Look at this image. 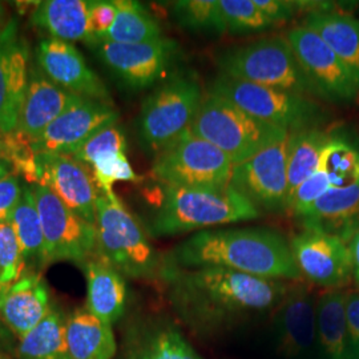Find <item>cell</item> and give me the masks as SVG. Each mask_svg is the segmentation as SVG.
I'll use <instances>...</instances> for the list:
<instances>
[{
    "label": "cell",
    "instance_id": "obj_40",
    "mask_svg": "<svg viewBox=\"0 0 359 359\" xmlns=\"http://www.w3.org/2000/svg\"><path fill=\"white\" fill-rule=\"evenodd\" d=\"M115 0H90V39L86 44L104 36L116 19Z\"/></svg>",
    "mask_w": 359,
    "mask_h": 359
},
{
    "label": "cell",
    "instance_id": "obj_33",
    "mask_svg": "<svg viewBox=\"0 0 359 359\" xmlns=\"http://www.w3.org/2000/svg\"><path fill=\"white\" fill-rule=\"evenodd\" d=\"M318 168L329 177L332 188L353 185L359 181V149L333 137L322 152Z\"/></svg>",
    "mask_w": 359,
    "mask_h": 359
},
{
    "label": "cell",
    "instance_id": "obj_5",
    "mask_svg": "<svg viewBox=\"0 0 359 359\" xmlns=\"http://www.w3.org/2000/svg\"><path fill=\"white\" fill-rule=\"evenodd\" d=\"M189 132L217 147L231 158L233 165L244 163L289 136L287 130L256 118L229 100L209 92Z\"/></svg>",
    "mask_w": 359,
    "mask_h": 359
},
{
    "label": "cell",
    "instance_id": "obj_6",
    "mask_svg": "<svg viewBox=\"0 0 359 359\" xmlns=\"http://www.w3.org/2000/svg\"><path fill=\"white\" fill-rule=\"evenodd\" d=\"M204 100L197 79L175 74L142 102L137 137L145 154L156 157L188 132Z\"/></svg>",
    "mask_w": 359,
    "mask_h": 359
},
{
    "label": "cell",
    "instance_id": "obj_18",
    "mask_svg": "<svg viewBox=\"0 0 359 359\" xmlns=\"http://www.w3.org/2000/svg\"><path fill=\"white\" fill-rule=\"evenodd\" d=\"M35 65L60 88L81 97L112 104L103 80L87 65L76 47L59 39H43L35 51Z\"/></svg>",
    "mask_w": 359,
    "mask_h": 359
},
{
    "label": "cell",
    "instance_id": "obj_32",
    "mask_svg": "<svg viewBox=\"0 0 359 359\" xmlns=\"http://www.w3.org/2000/svg\"><path fill=\"white\" fill-rule=\"evenodd\" d=\"M10 224L16 234L26 268L31 264H38L41 268L44 236L32 185H25L23 196L13 210Z\"/></svg>",
    "mask_w": 359,
    "mask_h": 359
},
{
    "label": "cell",
    "instance_id": "obj_45",
    "mask_svg": "<svg viewBox=\"0 0 359 359\" xmlns=\"http://www.w3.org/2000/svg\"><path fill=\"white\" fill-rule=\"evenodd\" d=\"M13 165L3 157H0V181L6 179L7 176L13 175Z\"/></svg>",
    "mask_w": 359,
    "mask_h": 359
},
{
    "label": "cell",
    "instance_id": "obj_37",
    "mask_svg": "<svg viewBox=\"0 0 359 359\" xmlns=\"http://www.w3.org/2000/svg\"><path fill=\"white\" fill-rule=\"evenodd\" d=\"M25 269L26 264L11 224H0V289L16 283Z\"/></svg>",
    "mask_w": 359,
    "mask_h": 359
},
{
    "label": "cell",
    "instance_id": "obj_26",
    "mask_svg": "<svg viewBox=\"0 0 359 359\" xmlns=\"http://www.w3.org/2000/svg\"><path fill=\"white\" fill-rule=\"evenodd\" d=\"M304 27L316 32L346 65L359 87V19L337 11L309 13Z\"/></svg>",
    "mask_w": 359,
    "mask_h": 359
},
{
    "label": "cell",
    "instance_id": "obj_11",
    "mask_svg": "<svg viewBox=\"0 0 359 359\" xmlns=\"http://www.w3.org/2000/svg\"><path fill=\"white\" fill-rule=\"evenodd\" d=\"M99 60L129 90H145L167 75L175 65L179 46L170 39L149 43L121 44L95 41L88 44Z\"/></svg>",
    "mask_w": 359,
    "mask_h": 359
},
{
    "label": "cell",
    "instance_id": "obj_27",
    "mask_svg": "<svg viewBox=\"0 0 359 359\" xmlns=\"http://www.w3.org/2000/svg\"><path fill=\"white\" fill-rule=\"evenodd\" d=\"M346 290H326L317 298V359H353L346 326Z\"/></svg>",
    "mask_w": 359,
    "mask_h": 359
},
{
    "label": "cell",
    "instance_id": "obj_31",
    "mask_svg": "<svg viewBox=\"0 0 359 359\" xmlns=\"http://www.w3.org/2000/svg\"><path fill=\"white\" fill-rule=\"evenodd\" d=\"M65 322L59 309L51 306L46 318L20 338V359H74L67 345Z\"/></svg>",
    "mask_w": 359,
    "mask_h": 359
},
{
    "label": "cell",
    "instance_id": "obj_23",
    "mask_svg": "<svg viewBox=\"0 0 359 359\" xmlns=\"http://www.w3.org/2000/svg\"><path fill=\"white\" fill-rule=\"evenodd\" d=\"M298 221L304 229L322 231L348 244L359 231V181L332 188Z\"/></svg>",
    "mask_w": 359,
    "mask_h": 359
},
{
    "label": "cell",
    "instance_id": "obj_10",
    "mask_svg": "<svg viewBox=\"0 0 359 359\" xmlns=\"http://www.w3.org/2000/svg\"><path fill=\"white\" fill-rule=\"evenodd\" d=\"M32 189L44 236L41 266L60 261L86 265L96 257L95 224L71 210L50 188L32 185Z\"/></svg>",
    "mask_w": 359,
    "mask_h": 359
},
{
    "label": "cell",
    "instance_id": "obj_42",
    "mask_svg": "<svg viewBox=\"0 0 359 359\" xmlns=\"http://www.w3.org/2000/svg\"><path fill=\"white\" fill-rule=\"evenodd\" d=\"M346 326L351 357L359 359V290L347 293Z\"/></svg>",
    "mask_w": 359,
    "mask_h": 359
},
{
    "label": "cell",
    "instance_id": "obj_25",
    "mask_svg": "<svg viewBox=\"0 0 359 359\" xmlns=\"http://www.w3.org/2000/svg\"><path fill=\"white\" fill-rule=\"evenodd\" d=\"M84 268L88 285L87 309L102 321L115 323L123 317L127 304L124 277L99 257L90 258Z\"/></svg>",
    "mask_w": 359,
    "mask_h": 359
},
{
    "label": "cell",
    "instance_id": "obj_12",
    "mask_svg": "<svg viewBox=\"0 0 359 359\" xmlns=\"http://www.w3.org/2000/svg\"><path fill=\"white\" fill-rule=\"evenodd\" d=\"M286 40L316 96L334 103H346L357 97L359 87L354 77L316 32L306 27H294L286 34Z\"/></svg>",
    "mask_w": 359,
    "mask_h": 359
},
{
    "label": "cell",
    "instance_id": "obj_24",
    "mask_svg": "<svg viewBox=\"0 0 359 359\" xmlns=\"http://www.w3.org/2000/svg\"><path fill=\"white\" fill-rule=\"evenodd\" d=\"M31 25L52 39L87 43L90 39V0L40 1L31 15Z\"/></svg>",
    "mask_w": 359,
    "mask_h": 359
},
{
    "label": "cell",
    "instance_id": "obj_36",
    "mask_svg": "<svg viewBox=\"0 0 359 359\" xmlns=\"http://www.w3.org/2000/svg\"><path fill=\"white\" fill-rule=\"evenodd\" d=\"M127 152L126 133L118 123L104 127L81 145L72 157L90 168L96 161Z\"/></svg>",
    "mask_w": 359,
    "mask_h": 359
},
{
    "label": "cell",
    "instance_id": "obj_38",
    "mask_svg": "<svg viewBox=\"0 0 359 359\" xmlns=\"http://www.w3.org/2000/svg\"><path fill=\"white\" fill-rule=\"evenodd\" d=\"M90 169L100 192L104 194H114V185L117 181L139 180L126 154L96 161L90 165Z\"/></svg>",
    "mask_w": 359,
    "mask_h": 359
},
{
    "label": "cell",
    "instance_id": "obj_41",
    "mask_svg": "<svg viewBox=\"0 0 359 359\" xmlns=\"http://www.w3.org/2000/svg\"><path fill=\"white\" fill-rule=\"evenodd\" d=\"M25 191L22 180L16 175H10L0 181V224L10 222L13 210L19 204Z\"/></svg>",
    "mask_w": 359,
    "mask_h": 359
},
{
    "label": "cell",
    "instance_id": "obj_7",
    "mask_svg": "<svg viewBox=\"0 0 359 359\" xmlns=\"http://www.w3.org/2000/svg\"><path fill=\"white\" fill-rule=\"evenodd\" d=\"M221 75L271 88L314 95L286 38L256 40L217 57Z\"/></svg>",
    "mask_w": 359,
    "mask_h": 359
},
{
    "label": "cell",
    "instance_id": "obj_28",
    "mask_svg": "<svg viewBox=\"0 0 359 359\" xmlns=\"http://www.w3.org/2000/svg\"><path fill=\"white\" fill-rule=\"evenodd\" d=\"M67 345L74 359H114L117 351L112 326L87 308L77 309L65 322Z\"/></svg>",
    "mask_w": 359,
    "mask_h": 359
},
{
    "label": "cell",
    "instance_id": "obj_22",
    "mask_svg": "<svg viewBox=\"0 0 359 359\" xmlns=\"http://www.w3.org/2000/svg\"><path fill=\"white\" fill-rule=\"evenodd\" d=\"M51 306L47 285L38 273L23 274L0 289V320L19 339L46 318Z\"/></svg>",
    "mask_w": 359,
    "mask_h": 359
},
{
    "label": "cell",
    "instance_id": "obj_47",
    "mask_svg": "<svg viewBox=\"0 0 359 359\" xmlns=\"http://www.w3.org/2000/svg\"><path fill=\"white\" fill-rule=\"evenodd\" d=\"M3 154V144H1V135H0V157Z\"/></svg>",
    "mask_w": 359,
    "mask_h": 359
},
{
    "label": "cell",
    "instance_id": "obj_39",
    "mask_svg": "<svg viewBox=\"0 0 359 359\" xmlns=\"http://www.w3.org/2000/svg\"><path fill=\"white\" fill-rule=\"evenodd\" d=\"M330 189H332V184L329 181V177L318 168L308 180H305L298 187L287 210H290L295 217L299 218L304 216L309 209Z\"/></svg>",
    "mask_w": 359,
    "mask_h": 359
},
{
    "label": "cell",
    "instance_id": "obj_20",
    "mask_svg": "<svg viewBox=\"0 0 359 359\" xmlns=\"http://www.w3.org/2000/svg\"><path fill=\"white\" fill-rule=\"evenodd\" d=\"M121 359H203V357L170 318L151 316L129 327Z\"/></svg>",
    "mask_w": 359,
    "mask_h": 359
},
{
    "label": "cell",
    "instance_id": "obj_30",
    "mask_svg": "<svg viewBox=\"0 0 359 359\" xmlns=\"http://www.w3.org/2000/svg\"><path fill=\"white\" fill-rule=\"evenodd\" d=\"M115 22L109 31L95 41H112L121 44H140L164 38L161 27L140 3L133 0H115ZM88 43V44H90Z\"/></svg>",
    "mask_w": 359,
    "mask_h": 359
},
{
    "label": "cell",
    "instance_id": "obj_9",
    "mask_svg": "<svg viewBox=\"0 0 359 359\" xmlns=\"http://www.w3.org/2000/svg\"><path fill=\"white\" fill-rule=\"evenodd\" d=\"M233 167L217 147L188 130L154 157L152 173L163 185L217 191L229 187Z\"/></svg>",
    "mask_w": 359,
    "mask_h": 359
},
{
    "label": "cell",
    "instance_id": "obj_21",
    "mask_svg": "<svg viewBox=\"0 0 359 359\" xmlns=\"http://www.w3.org/2000/svg\"><path fill=\"white\" fill-rule=\"evenodd\" d=\"M81 99L52 83L36 65H31L26 97L20 108L16 130L35 142L71 105Z\"/></svg>",
    "mask_w": 359,
    "mask_h": 359
},
{
    "label": "cell",
    "instance_id": "obj_43",
    "mask_svg": "<svg viewBox=\"0 0 359 359\" xmlns=\"http://www.w3.org/2000/svg\"><path fill=\"white\" fill-rule=\"evenodd\" d=\"M255 4L273 25L287 22L297 13L294 1H287V0H255Z\"/></svg>",
    "mask_w": 359,
    "mask_h": 359
},
{
    "label": "cell",
    "instance_id": "obj_16",
    "mask_svg": "<svg viewBox=\"0 0 359 359\" xmlns=\"http://www.w3.org/2000/svg\"><path fill=\"white\" fill-rule=\"evenodd\" d=\"M118 118L114 104L81 97L31 142L32 151L35 154L74 156L96 132L118 123Z\"/></svg>",
    "mask_w": 359,
    "mask_h": 359
},
{
    "label": "cell",
    "instance_id": "obj_4",
    "mask_svg": "<svg viewBox=\"0 0 359 359\" xmlns=\"http://www.w3.org/2000/svg\"><path fill=\"white\" fill-rule=\"evenodd\" d=\"M96 257L123 277L149 280L161 276L164 258L140 222L114 194L100 193L96 204Z\"/></svg>",
    "mask_w": 359,
    "mask_h": 359
},
{
    "label": "cell",
    "instance_id": "obj_34",
    "mask_svg": "<svg viewBox=\"0 0 359 359\" xmlns=\"http://www.w3.org/2000/svg\"><path fill=\"white\" fill-rule=\"evenodd\" d=\"M180 26L194 32H226L218 0H180L172 7Z\"/></svg>",
    "mask_w": 359,
    "mask_h": 359
},
{
    "label": "cell",
    "instance_id": "obj_3",
    "mask_svg": "<svg viewBox=\"0 0 359 359\" xmlns=\"http://www.w3.org/2000/svg\"><path fill=\"white\" fill-rule=\"evenodd\" d=\"M259 216L261 210L231 185L217 191L164 185L161 203L151 224V233L156 237L176 236L252 221Z\"/></svg>",
    "mask_w": 359,
    "mask_h": 359
},
{
    "label": "cell",
    "instance_id": "obj_35",
    "mask_svg": "<svg viewBox=\"0 0 359 359\" xmlns=\"http://www.w3.org/2000/svg\"><path fill=\"white\" fill-rule=\"evenodd\" d=\"M218 6L225 29L233 35L258 34L274 26L258 10L255 0H218Z\"/></svg>",
    "mask_w": 359,
    "mask_h": 359
},
{
    "label": "cell",
    "instance_id": "obj_17",
    "mask_svg": "<svg viewBox=\"0 0 359 359\" xmlns=\"http://www.w3.org/2000/svg\"><path fill=\"white\" fill-rule=\"evenodd\" d=\"M38 184L50 188L65 205L92 224L100 189L90 168L67 154H35Z\"/></svg>",
    "mask_w": 359,
    "mask_h": 359
},
{
    "label": "cell",
    "instance_id": "obj_15",
    "mask_svg": "<svg viewBox=\"0 0 359 359\" xmlns=\"http://www.w3.org/2000/svg\"><path fill=\"white\" fill-rule=\"evenodd\" d=\"M301 276L326 290L344 289L353 278L348 244L322 231L304 229L290 240Z\"/></svg>",
    "mask_w": 359,
    "mask_h": 359
},
{
    "label": "cell",
    "instance_id": "obj_46",
    "mask_svg": "<svg viewBox=\"0 0 359 359\" xmlns=\"http://www.w3.org/2000/svg\"><path fill=\"white\" fill-rule=\"evenodd\" d=\"M3 16H4V8H3V6L0 4V26H1V20H3Z\"/></svg>",
    "mask_w": 359,
    "mask_h": 359
},
{
    "label": "cell",
    "instance_id": "obj_44",
    "mask_svg": "<svg viewBox=\"0 0 359 359\" xmlns=\"http://www.w3.org/2000/svg\"><path fill=\"white\" fill-rule=\"evenodd\" d=\"M348 249L351 255V265H353V278L359 290V231L348 243Z\"/></svg>",
    "mask_w": 359,
    "mask_h": 359
},
{
    "label": "cell",
    "instance_id": "obj_1",
    "mask_svg": "<svg viewBox=\"0 0 359 359\" xmlns=\"http://www.w3.org/2000/svg\"><path fill=\"white\" fill-rule=\"evenodd\" d=\"M170 306L180 322L200 337L226 333L278 308L286 281L261 278L221 266H163Z\"/></svg>",
    "mask_w": 359,
    "mask_h": 359
},
{
    "label": "cell",
    "instance_id": "obj_13",
    "mask_svg": "<svg viewBox=\"0 0 359 359\" xmlns=\"http://www.w3.org/2000/svg\"><path fill=\"white\" fill-rule=\"evenodd\" d=\"M286 140L233 167L231 185L257 209L271 213L287 210Z\"/></svg>",
    "mask_w": 359,
    "mask_h": 359
},
{
    "label": "cell",
    "instance_id": "obj_2",
    "mask_svg": "<svg viewBox=\"0 0 359 359\" xmlns=\"http://www.w3.org/2000/svg\"><path fill=\"white\" fill-rule=\"evenodd\" d=\"M163 266H221L261 278H302L290 241L269 228H213L197 231L164 257Z\"/></svg>",
    "mask_w": 359,
    "mask_h": 359
},
{
    "label": "cell",
    "instance_id": "obj_19",
    "mask_svg": "<svg viewBox=\"0 0 359 359\" xmlns=\"http://www.w3.org/2000/svg\"><path fill=\"white\" fill-rule=\"evenodd\" d=\"M29 46L19 32L16 19L0 29V135L16 130L26 97L31 59Z\"/></svg>",
    "mask_w": 359,
    "mask_h": 359
},
{
    "label": "cell",
    "instance_id": "obj_8",
    "mask_svg": "<svg viewBox=\"0 0 359 359\" xmlns=\"http://www.w3.org/2000/svg\"><path fill=\"white\" fill-rule=\"evenodd\" d=\"M209 93L221 96L246 114L289 133L302 129L318 128L321 107L306 95L248 83L218 75L209 87Z\"/></svg>",
    "mask_w": 359,
    "mask_h": 359
},
{
    "label": "cell",
    "instance_id": "obj_29",
    "mask_svg": "<svg viewBox=\"0 0 359 359\" xmlns=\"http://www.w3.org/2000/svg\"><path fill=\"white\" fill-rule=\"evenodd\" d=\"M333 136L320 128L302 129L289 133L286 142L287 208L298 187L320 167L322 152Z\"/></svg>",
    "mask_w": 359,
    "mask_h": 359
},
{
    "label": "cell",
    "instance_id": "obj_14",
    "mask_svg": "<svg viewBox=\"0 0 359 359\" xmlns=\"http://www.w3.org/2000/svg\"><path fill=\"white\" fill-rule=\"evenodd\" d=\"M273 316L276 347L283 359H317V297L306 283L289 285Z\"/></svg>",
    "mask_w": 359,
    "mask_h": 359
}]
</instances>
